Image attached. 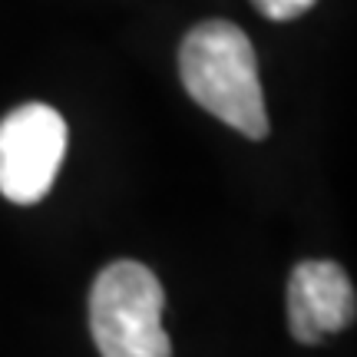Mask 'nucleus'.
<instances>
[{
  "label": "nucleus",
  "instance_id": "nucleus-1",
  "mask_svg": "<svg viewBox=\"0 0 357 357\" xmlns=\"http://www.w3.org/2000/svg\"><path fill=\"white\" fill-rule=\"evenodd\" d=\"M178 77L192 100L225 126L248 139L268 136L255 47L242 26L229 20H202L192 26L178 50Z\"/></svg>",
  "mask_w": 357,
  "mask_h": 357
},
{
  "label": "nucleus",
  "instance_id": "nucleus-2",
  "mask_svg": "<svg viewBox=\"0 0 357 357\" xmlns=\"http://www.w3.org/2000/svg\"><path fill=\"white\" fill-rule=\"evenodd\" d=\"M166 294L139 261H113L93 281L89 331L102 357H172L162 331Z\"/></svg>",
  "mask_w": 357,
  "mask_h": 357
},
{
  "label": "nucleus",
  "instance_id": "nucleus-3",
  "mask_svg": "<svg viewBox=\"0 0 357 357\" xmlns=\"http://www.w3.org/2000/svg\"><path fill=\"white\" fill-rule=\"evenodd\" d=\"M66 153V123L47 102H26L0 123V192L33 205L50 192Z\"/></svg>",
  "mask_w": 357,
  "mask_h": 357
},
{
  "label": "nucleus",
  "instance_id": "nucleus-4",
  "mask_svg": "<svg viewBox=\"0 0 357 357\" xmlns=\"http://www.w3.org/2000/svg\"><path fill=\"white\" fill-rule=\"evenodd\" d=\"M357 298L347 271L334 261H301L288 278V328L301 344H321L328 334L354 324Z\"/></svg>",
  "mask_w": 357,
  "mask_h": 357
},
{
  "label": "nucleus",
  "instance_id": "nucleus-5",
  "mask_svg": "<svg viewBox=\"0 0 357 357\" xmlns=\"http://www.w3.org/2000/svg\"><path fill=\"white\" fill-rule=\"evenodd\" d=\"M255 3V10L268 20H294V17H301L307 13L318 0H252Z\"/></svg>",
  "mask_w": 357,
  "mask_h": 357
}]
</instances>
